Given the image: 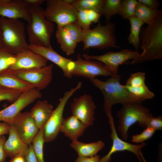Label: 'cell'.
Returning <instances> with one entry per match:
<instances>
[{
	"instance_id": "1",
	"label": "cell",
	"mask_w": 162,
	"mask_h": 162,
	"mask_svg": "<svg viewBox=\"0 0 162 162\" xmlns=\"http://www.w3.org/2000/svg\"><path fill=\"white\" fill-rule=\"evenodd\" d=\"M121 76L118 75L112 76L105 81L96 78L90 79L93 85L103 94V108L107 117L112 115V108L114 104H141L142 102L133 96L120 84Z\"/></svg>"
},
{
	"instance_id": "2",
	"label": "cell",
	"mask_w": 162,
	"mask_h": 162,
	"mask_svg": "<svg viewBox=\"0 0 162 162\" xmlns=\"http://www.w3.org/2000/svg\"><path fill=\"white\" fill-rule=\"evenodd\" d=\"M141 47L142 52L132 62L134 64L162 58V12H160L153 21L142 31Z\"/></svg>"
},
{
	"instance_id": "3",
	"label": "cell",
	"mask_w": 162,
	"mask_h": 162,
	"mask_svg": "<svg viewBox=\"0 0 162 162\" xmlns=\"http://www.w3.org/2000/svg\"><path fill=\"white\" fill-rule=\"evenodd\" d=\"M30 6V18L26 27L29 44L52 46L50 39L54 24L46 19L44 10L40 6Z\"/></svg>"
},
{
	"instance_id": "4",
	"label": "cell",
	"mask_w": 162,
	"mask_h": 162,
	"mask_svg": "<svg viewBox=\"0 0 162 162\" xmlns=\"http://www.w3.org/2000/svg\"><path fill=\"white\" fill-rule=\"evenodd\" d=\"M3 48L14 55L29 49L26 40L24 25L18 19L0 17Z\"/></svg>"
},
{
	"instance_id": "5",
	"label": "cell",
	"mask_w": 162,
	"mask_h": 162,
	"mask_svg": "<svg viewBox=\"0 0 162 162\" xmlns=\"http://www.w3.org/2000/svg\"><path fill=\"white\" fill-rule=\"evenodd\" d=\"M115 28L114 23L110 22L104 25L98 22L93 29H83L82 42L83 44V50L119 47L116 44Z\"/></svg>"
},
{
	"instance_id": "6",
	"label": "cell",
	"mask_w": 162,
	"mask_h": 162,
	"mask_svg": "<svg viewBox=\"0 0 162 162\" xmlns=\"http://www.w3.org/2000/svg\"><path fill=\"white\" fill-rule=\"evenodd\" d=\"M117 116L119 118L118 130L122 138L126 141L128 137V130L132 125L137 122L143 127L153 115L148 108L141 104L131 103L123 105Z\"/></svg>"
},
{
	"instance_id": "7",
	"label": "cell",
	"mask_w": 162,
	"mask_h": 162,
	"mask_svg": "<svg viewBox=\"0 0 162 162\" xmlns=\"http://www.w3.org/2000/svg\"><path fill=\"white\" fill-rule=\"evenodd\" d=\"M82 85V82H79L75 87L66 92L63 97L60 99L57 106L53 110L51 116L43 127L45 142L52 141L57 136L64 119L63 114L66 104L74 94L81 88Z\"/></svg>"
},
{
	"instance_id": "8",
	"label": "cell",
	"mask_w": 162,
	"mask_h": 162,
	"mask_svg": "<svg viewBox=\"0 0 162 162\" xmlns=\"http://www.w3.org/2000/svg\"><path fill=\"white\" fill-rule=\"evenodd\" d=\"M44 13L46 19L57 26L64 27L76 20L78 11L63 0H47Z\"/></svg>"
},
{
	"instance_id": "9",
	"label": "cell",
	"mask_w": 162,
	"mask_h": 162,
	"mask_svg": "<svg viewBox=\"0 0 162 162\" xmlns=\"http://www.w3.org/2000/svg\"><path fill=\"white\" fill-rule=\"evenodd\" d=\"M139 54L137 51L127 49L116 52H109L98 56L84 53L82 56L86 59L94 60L102 62L110 72L116 75H118V68L120 65L129 60L135 59Z\"/></svg>"
},
{
	"instance_id": "10",
	"label": "cell",
	"mask_w": 162,
	"mask_h": 162,
	"mask_svg": "<svg viewBox=\"0 0 162 162\" xmlns=\"http://www.w3.org/2000/svg\"><path fill=\"white\" fill-rule=\"evenodd\" d=\"M42 97L40 91L35 88L22 92L12 104L0 110V121L13 124L15 118L22 110Z\"/></svg>"
},
{
	"instance_id": "11",
	"label": "cell",
	"mask_w": 162,
	"mask_h": 162,
	"mask_svg": "<svg viewBox=\"0 0 162 162\" xmlns=\"http://www.w3.org/2000/svg\"><path fill=\"white\" fill-rule=\"evenodd\" d=\"M53 67L51 64L40 68L13 70L18 78L32 84L40 91L46 88L52 81Z\"/></svg>"
},
{
	"instance_id": "12",
	"label": "cell",
	"mask_w": 162,
	"mask_h": 162,
	"mask_svg": "<svg viewBox=\"0 0 162 162\" xmlns=\"http://www.w3.org/2000/svg\"><path fill=\"white\" fill-rule=\"evenodd\" d=\"M74 62V67L71 72L73 76H82L90 80L98 76H111L115 75L110 72L102 62L85 59L80 54H77L76 59Z\"/></svg>"
},
{
	"instance_id": "13",
	"label": "cell",
	"mask_w": 162,
	"mask_h": 162,
	"mask_svg": "<svg viewBox=\"0 0 162 162\" xmlns=\"http://www.w3.org/2000/svg\"><path fill=\"white\" fill-rule=\"evenodd\" d=\"M96 108L92 96L87 94L74 98L70 104L72 115L88 127L94 123Z\"/></svg>"
},
{
	"instance_id": "14",
	"label": "cell",
	"mask_w": 162,
	"mask_h": 162,
	"mask_svg": "<svg viewBox=\"0 0 162 162\" xmlns=\"http://www.w3.org/2000/svg\"><path fill=\"white\" fill-rule=\"evenodd\" d=\"M108 123L111 130L110 136L112 140L111 147L105 156L100 158V162H109L111 159L112 155L118 152L128 151L135 154L137 157L140 162H142V159L140 155L141 149L146 145V143L138 144H134L123 141L118 137L115 128L114 120L112 116L108 118Z\"/></svg>"
},
{
	"instance_id": "15",
	"label": "cell",
	"mask_w": 162,
	"mask_h": 162,
	"mask_svg": "<svg viewBox=\"0 0 162 162\" xmlns=\"http://www.w3.org/2000/svg\"><path fill=\"white\" fill-rule=\"evenodd\" d=\"M29 48L34 52L57 65L62 69L65 76L72 78L71 72L74 67V61L61 56L52 46L47 47L39 45L29 44Z\"/></svg>"
},
{
	"instance_id": "16",
	"label": "cell",
	"mask_w": 162,
	"mask_h": 162,
	"mask_svg": "<svg viewBox=\"0 0 162 162\" xmlns=\"http://www.w3.org/2000/svg\"><path fill=\"white\" fill-rule=\"evenodd\" d=\"M13 124L21 139L28 145L32 143L39 130L29 112H20Z\"/></svg>"
},
{
	"instance_id": "17",
	"label": "cell",
	"mask_w": 162,
	"mask_h": 162,
	"mask_svg": "<svg viewBox=\"0 0 162 162\" xmlns=\"http://www.w3.org/2000/svg\"><path fill=\"white\" fill-rule=\"evenodd\" d=\"M30 7L25 0H0V17L21 19L28 22L30 18Z\"/></svg>"
},
{
	"instance_id": "18",
	"label": "cell",
	"mask_w": 162,
	"mask_h": 162,
	"mask_svg": "<svg viewBox=\"0 0 162 162\" xmlns=\"http://www.w3.org/2000/svg\"><path fill=\"white\" fill-rule=\"evenodd\" d=\"M48 60L28 49L16 55L14 63L10 68L12 70L40 68L47 65Z\"/></svg>"
},
{
	"instance_id": "19",
	"label": "cell",
	"mask_w": 162,
	"mask_h": 162,
	"mask_svg": "<svg viewBox=\"0 0 162 162\" xmlns=\"http://www.w3.org/2000/svg\"><path fill=\"white\" fill-rule=\"evenodd\" d=\"M8 134V138L5 141L3 146L7 156L11 158L18 154L24 155L28 150V145L21 139L13 124H10Z\"/></svg>"
},
{
	"instance_id": "20",
	"label": "cell",
	"mask_w": 162,
	"mask_h": 162,
	"mask_svg": "<svg viewBox=\"0 0 162 162\" xmlns=\"http://www.w3.org/2000/svg\"><path fill=\"white\" fill-rule=\"evenodd\" d=\"M0 86L22 92L35 88L32 84L18 78L9 69L0 72Z\"/></svg>"
},
{
	"instance_id": "21",
	"label": "cell",
	"mask_w": 162,
	"mask_h": 162,
	"mask_svg": "<svg viewBox=\"0 0 162 162\" xmlns=\"http://www.w3.org/2000/svg\"><path fill=\"white\" fill-rule=\"evenodd\" d=\"M88 127L74 116L64 119L60 131L72 141L77 140Z\"/></svg>"
},
{
	"instance_id": "22",
	"label": "cell",
	"mask_w": 162,
	"mask_h": 162,
	"mask_svg": "<svg viewBox=\"0 0 162 162\" xmlns=\"http://www.w3.org/2000/svg\"><path fill=\"white\" fill-rule=\"evenodd\" d=\"M53 106L46 100H38L30 112L38 129L43 127L53 112Z\"/></svg>"
},
{
	"instance_id": "23",
	"label": "cell",
	"mask_w": 162,
	"mask_h": 162,
	"mask_svg": "<svg viewBox=\"0 0 162 162\" xmlns=\"http://www.w3.org/2000/svg\"><path fill=\"white\" fill-rule=\"evenodd\" d=\"M70 145L77 152L78 156L90 157L97 154L104 147L105 143L101 140L85 143L76 140L72 141Z\"/></svg>"
},
{
	"instance_id": "24",
	"label": "cell",
	"mask_w": 162,
	"mask_h": 162,
	"mask_svg": "<svg viewBox=\"0 0 162 162\" xmlns=\"http://www.w3.org/2000/svg\"><path fill=\"white\" fill-rule=\"evenodd\" d=\"M56 37L61 49L67 55L74 53L77 43L71 39L63 27L57 26Z\"/></svg>"
},
{
	"instance_id": "25",
	"label": "cell",
	"mask_w": 162,
	"mask_h": 162,
	"mask_svg": "<svg viewBox=\"0 0 162 162\" xmlns=\"http://www.w3.org/2000/svg\"><path fill=\"white\" fill-rule=\"evenodd\" d=\"M130 26V32L128 37L129 43L133 45L136 51L139 49L140 42V34L141 28L144 22L134 16L128 19Z\"/></svg>"
},
{
	"instance_id": "26",
	"label": "cell",
	"mask_w": 162,
	"mask_h": 162,
	"mask_svg": "<svg viewBox=\"0 0 162 162\" xmlns=\"http://www.w3.org/2000/svg\"><path fill=\"white\" fill-rule=\"evenodd\" d=\"M160 10L158 9L150 8L138 1L134 16L148 25L153 21Z\"/></svg>"
},
{
	"instance_id": "27",
	"label": "cell",
	"mask_w": 162,
	"mask_h": 162,
	"mask_svg": "<svg viewBox=\"0 0 162 162\" xmlns=\"http://www.w3.org/2000/svg\"><path fill=\"white\" fill-rule=\"evenodd\" d=\"M105 2V0H74L71 5L78 11L93 10L100 14Z\"/></svg>"
},
{
	"instance_id": "28",
	"label": "cell",
	"mask_w": 162,
	"mask_h": 162,
	"mask_svg": "<svg viewBox=\"0 0 162 162\" xmlns=\"http://www.w3.org/2000/svg\"><path fill=\"white\" fill-rule=\"evenodd\" d=\"M123 87L136 98L142 101L154 98V93L150 91L145 84L136 87H131L123 85Z\"/></svg>"
},
{
	"instance_id": "29",
	"label": "cell",
	"mask_w": 162,
	"mask_h": 162,
	"mask_svg": "<svg viewBox=\"0 0 162 162\" xmlns=\"http://www.w3.org/2000/svg\"><path fill=\"white\" fill-rule=\"evenodd\" d=\"M121 0H105L100 14L106 18V22H110L111 17L118 14Z\"/></svg>"
},
{
	"instance_id": "30",
	"label": "cell",
	"mask_w": 162,
	"mask_h": 162,
	"mask_svg": "<svg viewBox=\"0 0 162 162\" xmlns=\"http://www.w3.org/2000/svg\"><path fill=\"white\" fill-rule=\"evenodd\" d=\"M44 142L43 127L39 130L32 142L33 151L38 162H45L43 152Z\"/></svg>"
},
{
	"instance_id": "31",
	"label": "cell",
	"mask_w": 162,
	"mask_h": 162,
	"mask_svg": "<svg viewBox=\"0 0 162 162\" xmlns=\"http://www.w3.org/2000/svg\"><path fill=\"white\" fill-rule=\"evenodd\" d=\"M137 3L136 0H121L118 14L124 19H128L134 16Z\"/></svg>"
},
{
	"instance_id": "32",
	"label": "cell",
	"mask_w": 162,
	"mask_h": 162,
	"mask_svg": "<svg viewBox=\"0 0 162 162\" xmlns=\"http://www.w3.org/2000/svg\"><path fill=\"white\" fill-rule=\"evenodd\" d=\"M62 27L71 39L76 43L82 41L83 29L79 25L77 20Z\"/></svg>"
},
{
	"instance_id": "33",
	"label": "cell",
	"mask_w": 162,
	"mask_h": 162,
	"mask_svg": "<svg viewBox=\"0 0 162 162\" xmlns=\"http://www.w3.org/2000/svg\"><path fill=\"white\" fill-rule=\"evenodd\" d=\"M16 58V55L4 48H0V72L9 69L14 63Z\"/></svg>"
},
{
	"instance_id": "34",
	"label": "cell",
	"mask_w": 162,
	"mask_h": 162,
	"mask_svg": "<svg viewBox=\"0 0 162 162\" xmlns=\"http://www.w3.org/2000/svg\"><path fill=\"white\" fill-rule=\"evenodd\" d=\"M21 91L0 86V101L7 100L12 103L20 96Z\"/></svg>"
},
{
	"instance_id": "35",
	"label": "cell",
	"mask_w": 162,
	"mask_h": 162,
	"mask_svg": "<svg viewBox=\"0 0 162 162\" xmlns=\"http://www.w3.org/2000/svg\"><path fill=\"white\" fill-rule=\"evenodd\" d=\"M145 73L137 72L132 74L126 81L125 85L131 87H136L145 84Z\"/></svg>"
},
{
	"instance_id": "36",
	"label": "cell",
	"mask_w": 162,
	"mask_h": 162,
	"mask_svg": "<svg viewBox=\"0 0 162 162\" xmlns=\"http://www.w3.org/2000/svg\"><path fill=\"white\" fill-rule=\"evenodd\" d=\"M156 130L150 127H146L140 134L134 135L132 137V141L135 143H142L145 141L150 139Z\"/></svg>"
},
{
	"instance_id": "37",
	"label": "cell",
	"mask_w": 162,
	"mask_h": 162,
	"mask_svg": "<svg viewBox=\"0 0 162 162\" xmlns=\"http://www.w3.org/2000/svg\"><path fill=\"white\" fill-rule=\"evenodd\" d=\"M76 20L83 29L88 30L90 29V25L92 23L88 20L87 10L78 11Z\"/></svg>"
},
{
	"instance_id": "38",
	"label": "cell",
	"mask_w": 162,
	"mask_h": 162,
	"mask_svg": "<svg viewBox=\"0 0 162 162\" xmlns=\"http://www.w3.org/2000/svg\"><path fill=\"white\" fill-rule=\"evenodd\" d=\"M143 127H150L156 130L162 129V116L160 115L157 117L153 116L149 118L143 125Z\"/></svg>"
},
{
	"instance_id": "39",
	"label": "cell",
	"mask_w": 162,
	"mask_h": 162,
	"mask_svg": "<svg viewBox=\"0 0 162 162\" xmlns=\"http://www.w3.org/2000/svg\"><path fill=\"white\" fill-rule=\"evenodd\" d=\"M24 156L26 162H38L32 143L28 145V150Z\"/></svg>"
},
{
	"instance_id": "40",
	"label": "cell",
	"mask_w": 162,
	"mask_h": 162,
	"mask_svg": "<svg viewBox=\"0 0 162 162\" xmlns=\"http://www.w3.org/2000/svg\"><path fill=\"white\" fill-rule=\"evenodd\" d=\"M138 1L152 9H158L160 6V2L156 0H138Z\"/></svg>"
},
{
	"instance_id": "41",
	"label": "cell",
	"mask_w": 162,
	"mask_h": 162,
	"mask_svg": "<svg viewBox=\"0 0 162 162\" xmlns=\"http://www.w3.org/2000/svg\"><path fill=\"white\" fill-rule=\"evenodd\" d=\"M87 11L88 20L91 23L98 22L101 16L100 13L93 10Z\"/></svg>"
},
{
	"instance_id": "42",
	"label": "cell",
	"mask_w": 162,
	"mask_h": 162,
	"mask_svg": "<svg viewBox=\"0 0 162 162\" xmlns=\"http://www.w3.org/2000/svg\"><path fill=\"white\" fill-rule=\"evenodd\" d=\"M75 162H100V156L96 154L90 157H85L78 156Z\"/></svg>"
},
{
	"instance_id": "43",
	"label": "cell",
	"mask_w": 162,
	"mask_h": 162,
	"mask_svg": "<svg viewBox=\"0 0 162 162\" xmlns=\"http://www.w3.org/2000/svg\"><path fill=\"white\" fill-rule=\"evenodd\" d=\"M6 137L2 135L0 136V162H4L7 156L4 150L3 146Z\"/></svg>"
},
{
	"instance_id": "44",
	"label": "cell",
	"mask_w": 162,
	"mask_h": 162,
	"mask_svg": "<svg viewBox=\"0 0 162 162\" xmlns=\"http://www.w3.org/2000/svg\"><path fill=\"white\" fill-rule=\"evenodd\" d=\"M10 124L4 122H0V136L8 134Z\"/></svg>"
},
{
	"instance_id": "45",
	"label": "cell",
	"mask_w": 162,
	"mask_h": 162,
	"mask_svg": "<svg viewBox=\"0 0 162 162\" xmlns=\"http://www.w3.org/2000/svg\"><path fill=\"white\" fill-rule=\"evenodd\" d=\"M9 162H26L24 155L18 154L11 158Z\"/></svg>"
},
{
	"instance_id": "46",
	"label": "cell",
	"mask_w": 162,
	"mask_h": 162,
	"mask_svg": "<svg viewBox=\"0 0 162 162\" xmlns=\"http://www.w3.org/2000/svg\"><path fill=\"white\" fill-rule=\"evenodd\" d=\"M30 6H40L45 1L44 0H25Z\"/></svg>"
},
{
	"instance_id": "47",
	"label": "cell",
	"mask_w": 162,
	"mask_h": 162,
	"mask_svg": "<svg viewBox=\"0 0 162 162\" xmlns=\"http://www.w3.org/2000/svg\"><path fill=\"white\" fill-rule=\"evenodd\" d=\"M2 31L0 19V48H3Z\"/></svg>"
},
{
	"instance_id": "48",
	"label": "cell",
	"mask_w": 162,
	"mask_h": 162,
	"mask_svg": "<svg viewBox=\"0 0 162 162\" xmlns=\"http://www.w3.org/2000/svg\"><path fill=\"white\" fill-rule=\"evenodd\" d=\"M139 154H140V155L141 158L142 159V160H143V162H147V161H146V160L145 159V158H144V156H143L142 153V152L141 151L140 152Z\"/></svg>"
},
{
	"instance_id": "49",
	"label": "cell",
	"mask_w": 162,
	"mask_h": 162,
	"mask_svg": "<svg viewBox=\"0 0 162 162\" xmlns=\"http://www.w3.org/2000/svg\"><path fill=\"white\" fill-rule=\"evenodd\" d=\"M63 1L65 3L71 4L72 3L74 2V0H63Z\"/></svg>"
}]
</instances>
